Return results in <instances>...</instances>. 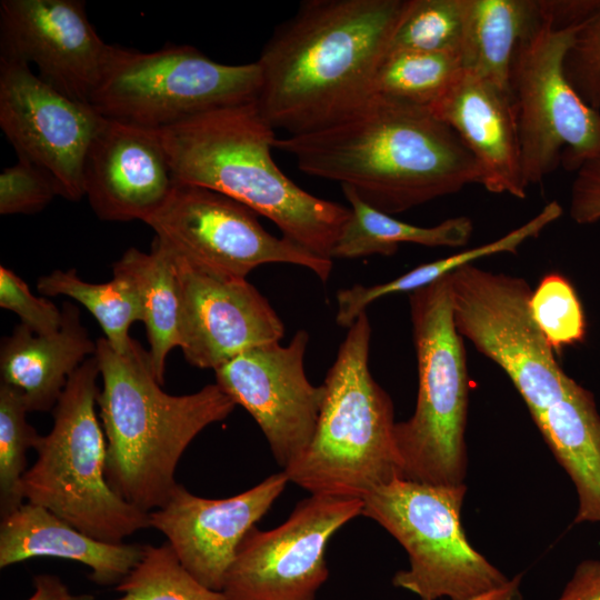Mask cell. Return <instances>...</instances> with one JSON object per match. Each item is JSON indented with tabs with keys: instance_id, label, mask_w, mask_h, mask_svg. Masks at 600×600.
I'll return each instance as SVG.
<instances>
[{
	"instance_id": "28",
	"label": "cell",
	"mask_w": 600,
	"mask_h": 600,
	"mask_svg": "<svg viewBox=\"0 0 600 600\" xmlns=\"http://www.w3.org/2000/svg\"><path fill=\"white\" fill-rule=\"evenodd\" d=\"M37 289L42 294L66 296L84 306L118 353L131 347L134 339L129 336V329L134 321L142 320V309L136 287L126 276L113 272L108 282L90 283L83 281L76 269H58L39 278Z\"/></svg>"
},
{
	"instance_id": "30",
	"label": "cell",
	"mask_w": 600,
	"mask_h": 600,
	"mask_svg": "<svg viewBox=\"0 0 600 600\" xmlns=\"http://www.w3.org/2000/svg\"><path fill=\"white\" fill-rule=\"evenodd\" d=\"M114 590L119 596L111 600H228L194 578L168 542L143 546L141 559Z\"/></svg>"
},
{
	"instance_id": "21",
	"label": "cell",
	"mask_w": 600,
	"mask_h": 600,
	"mask_svg": "<svg viewBox=\"0 0 600 600\" xmlns=\"http://www.w3.org/2000/svg\"><path fill=\"white\" fill-rule=\"evenodd\" d=\"M143 546L92 538L48 509L23 502L0 523V568L34 558H57L89 568L100 587L119 584L141 559Z\"/></svg>"
},
{
	"instance_id": "8",
	"label": "cell",
	"mask_w": 600,
	"mask_h": 600,
	"mask_svg": "<svg viewBox=\"0 0 600 600\" xmlns=\"http://www.w3.org/2000/svg\"><path fill=\"white\" fill-rule=\"evenodd\" d=\"M467 486L396 479L363 499L362 514L407 551L409 569L393 584L421 600H522L521 577L508 578L468 541L461 521Z\"/></svg>"
},
{
	"instance_id": "38",
	"label": "cell",
	"mask_w": 600,
	"mask_h": 600,
	"mask_svg": "<svg viewBox=\"0 0 600 600\" xmlns=\"http://www.w3.org/2000/svg\"><path fill=\"white\" fill-rule=\"evenodd\" d=\"M557 600H600V559L581 561Z\"/></svg>"
},
{
	"instance_id": "31",
	"label": "cell",
	"mask_w": 600,
	"mask_h": 600,
	"mask_svg": "<svg viewBox=\"0 0 600 600\" xmlns=\"http://www.w3.org/2000/svg\"><path fill=\"white\" fill-rule=\"evenodd\" d=\"M468 0H409L389 51H420L460 56Z\"/></svg>"
},
{
	"instance_id": "15",
	"label": "cell",
	"mask_w": 600,
	"mask_h": 600,
	"mask_svg": "<svg viewBox=\"0 0 600 600\" xmlns=\"http://www.w3.org/2000/svg\"><path fill=\"white\" fill-rule=\"evenodd\" d=\"M308 342L299 330L287 346L253 347L214 370L216 383L251 414L282 470L304 453L320 413L322 387L304 372Z\"/></svg>"
},
{
	"instance_id": "24",
	"label": "cell",
	"mask_w": 600,
	"mask_h": 600,
	"mask_svg": "<svg viewBox=\"0 0 600 600\" xmlns=\"http://www.w3.org/2000/svg\"><path fill=\"white\" fill-rule=\"evenodd\" d=\"M112 271L126 276L136 287L152 371L162 386L167 357L180 347L181 294L174 261L153 238L149 253L130 248L113 263Z\"/></svg>"
},
{
	"instance_id": "5",
	"label": "cell",
	"mask_w": 600,
	"mask_h": 600,
	"mask_svg": "<svg viewBox=\"0 0 600 600\" xmlns=\"http://www.w3.org/2000/svg\"><path fill=\"white\" fill-rule=\"evenodd\" d=\"M371 326L362 312L348 329L322 387L314 434L283 471L310 494L363 500L401 479L393 406L369 369Z\"/></svg>"
},
{
	"instance_id": "37",
	"label": "cell",
	"mask_w": 600,
	"mask_h": 600,
	"mask_svg": "<svg viewBox=\"0 0 600 600\" xmlns=\"http://www.w3.org/2000/svg\"><path fill=\"white\" fill-rule=\"evenodd\" d=\"M571 186L569 212L579 224L600 221V154L583 162Z\"/></svg>"
},
{
	"instance_id": "16",
	"label": "cell",
	"mask_w": 600,
	"mask_h": 600,
	"mask_svg": "<svg viewBox=\"0 0 600 600\" xmlns=\"http://www.w3.org/2000/svg\"><path fill=\"white\" fill-rule=\"evenodd\" d=\"M0 58L34 64L66 97L89 103L112 46L91 24L82 0H2Z\"/></svg>"
},
{
	"instance_id": "17",
	"label": "cell",
	"mask_w": 600,
	"mask_h": 600,
	"mask_svg": "<svg viewBox=\"0 0 600 600\" xmlns=\"http://www.w3.org/2000/svg\"><path fill=\"white\" fill-rule=\"evenodd\" d=\"M289 482L282 470L239 494L208 499L177 484L168 501L149 512L180 562L203 586L222 591L226 576L247 533L268 512Z\"/></svg>"
},
{
	"instance_id": "18",
	"label": "cell",
	"mask_w": 600,
	"mask_h": 600,
	"mask_svg": "<svg viewBox=\"0 0 600 600\" xmlns=\"http://www.w3.org/2000/svg\"><path fill=\"white\" fill-rule=\"evenodd\" d=\"M173 261L181 294L180 348L190 364L216 370L248 349L283 338L281 319L247 279Z\"/></svg>"
},
{
	"instance_id": "20",
	"label": "cell",
	"mask_w": 600,
	"mask_h": 600,
	"mask_svg": "<svg viewBox=\"0 0 600 600\" xmlns=\"http://www.w3.org/2000/svg\"><path fill=\"white\" fill-rule=\"evenodd\" d=\"M461 139L489 192L527 197L510 92L468 71L430 108Z\"/></svg>"
},
{
	"instance_id": "9",
	"label": "cell",
	"mask_w": 600,
	"mask_h": 600,
	"mask_svg": "<svg viewBox=\"0 0 600 600\" xmlns=\"http://www.w3.org/2000/svg\"><path fill=\"white\" fill-rule=\"evenodd\" d=\"M256 62L224 64L192 46L153 52L112 46L90 104L103 118L162 130L198 114L257 101Z\"/></svg>"
},
{
	"instance_id": "36",
	"label": "cell",
	"mask_w": 600,
	"mask_h": 600,
	"mask_svg": "<svg viewBox=\"0 0 600 600\" xmlns=\"http://www.w3.org/2000/svg\"><path fill=\"white\" fill-rule=\"evenodd\" d=\"M0 307L14 312L22 324L39 336L54 333L62 324V309L33 296L27 283L4 266L0 267Z\"/></svg>"
},
{
	"instance_id": "23",
	"label": "cell",
	"mask_w": 600,
	"mask_h": 600,
	"mask_svg": "<svg viewBox=\"0 0 600 600\" xmlns=\"http://www.w3.org/2000/svg\"><path fill=\"white\" fill-rule=\"evenodd\" d=\"M532 419L574 486V523H600V414L593 393L572 380Z\"/></svg>"
},
{
	"instance_id": "14",
	"label": "cell",
	"mask_w": 600,
	"mask_h": 600,
	"mask_svg": "<svg viewBox=\"0 0 600 600\" xmlns=\"http://www.w3.org/2000/svg\"><path fill=\"white\" fill-rule=\"evenodd\" d=\"M102 116L60 93L26 62L0 58V128L17 152L56 180L60 196H83L82 168Z\"/></svg>"
},
{
	"instance_id": "3",
	"label": "cell",
	"mask_w": 600,
	"mask_h": 600,
	"mask_svg": "<svg viewBox=\"0 0 600 600\" xmlns=\"http://www.w3.org/2000/svg\"><path fill=\"white\" fill-rule=\"evenodd\" d=\"M158 131L176 182L227 196L272 221L282 237L332 260L350 208L309 193L280 170L271 153L274 128L256 101Z\"/></svg>"
},
{
	"instance_id": "29",
	"label": "cell",
	"mask_w": 600,
	"mask_h": 600,
	"mask_svg": "<svg viewBox=\"0 0 600 600\" xmlns=\"http://www.w3.org/2000/svg\"><path fill=\"white\" fill-rule=\"evenodd\" d=\"M462 72L454 53L389 51L377 71L373 93L430 109Z\"/></svg>"
},
{
	"instance_id": "2",
	"label": "cell",
	"mask_w": 600,
	"mask_h": 600,
	"mask_svg": "<svg viewBox=\"0 0 600 600\" xmlns=\"http://www.w3.org/2000/svg\"><path fill=\"white\" fill-rule=\"evenodd\" d=\"M273 149L390 216L480 184L474 158L446 122L429 108L377 94L327 128L276 138Z\"/></svg>"
},
{
	"instance_id": "7",
	"label": "cell",
	"mask_w": 600,
	"mask_h": 600,
	"mask_svg": "<svg viewBox=\"0 0 600 600\" xmlns=\"http://www.w3.org/2000/svg\"><path fill=\"white\" fill-rule=\"evenodd\" d=\"M418 396L413 414L396 422L401 479L464 484L469 378L452 309L450 274L410 293Z\"/></svg>"
},
{
	"instance_id": "10",
	"label": "cell",
	"mask_w": 600,
	"mask_h": 600,
	"mask_svg": "<svg viewBox=\"0 0 600 600\" xmlns=\"http://www.w3.org/2000/svg\"><path fill=\"white\" fill-rule=\"evenodd\" d=\"M581 24L561 27L539 12L512 61L509 92L528 188L542 183L560 164L577 170L600 154V111L583 101L564 72Z\"/></svg>"
},
{
	"instance_id": "6",
	"label": "cell",
	"mask_w": 600,
	"mask_h": 600,
	"mask_svg": "<svg viewBox=\"0 0 600 600\" xmlns=\"http://www.w3.org/2000/svg\"><path fill=\"white\" fill-rule=\"evenodd\" d=\"M99 374L94 354L69 378L53 408L52 429L34 447L37 459L22 478L21 494L92 538L120 543L149 528L150 519L107 481V439L96 412Z\"/></svg>"
},
{
	"instance_id": "4",
	"label": "cell",
	"mask_w": 600,
	"mask_h": 600,
	"mask_svg": "<svg viewBox=\"0 0 600 600\" xmlns=\"http://www.w3.org/2000/svg\"><path fill=\"white\" fill-rule=\"evenodd\" d=\"M96 342L106 478L120 498L151 512L176 489V469L188 446L237 404L217 383L189 394H169L153 374L149 351L138 341L124 353L114 351L106 338Z\"/></svg>"
},
{
	"instance_id": "13",
	"label": "cell",
	"mask_w": 600,
	"mask_h": 600,
	"mask_svg": "<svg viewBox=\"0 0 600 600\" xmlns=\"http://www.w3.org/2000/svg\"><path fill=\"white\" fill-rule=\"evenodd\" d=\"M363 500L311 494L286 522L243 538L224 580L228 600H313L328 578L330 538L362 514Z\"/></svg>"
},
{
	"instance_id": "35",
	"label": "cell",
	"mask_w": 600,
	"mask_h": 600,
	"mask_svg": "<svg viewBox=\"0 0 600 600\" xmlns=\"http://www.w3.org/2000/svg\"><path fill=\"white\" fill-rule=\"evenodd\" d=\"M564 72L583 101L600 111V8L577 31Z\"/></svg>"
},
{
	"instance_id": "1",
	"label": "cell",
	"mask_w": 600,
	"mask_h": 600,
	"mask_svg": "<svg viewBox=\"0 0 600 600\" xmlns=\"http://www.w3.org/2000/svg\"><path fill=\"white\" fill-rule=\"evenodd\" d=\"M409 0H307L257 61V106L288 136L327 128L373 96V82Z\"/></svg>"
},
{
	"instance_id": "26",
	"label": "cell",
	"mask_w": 600,
	"mask_h": 600,
	"mask_svg": "<svg viewBox=\"0 0 600 600\" xmlns=\"http://www.w3.org/2000/svg\"><path fill=\"white\" fill-rule=\"evenodd\" d=\"M563 213L561 204L553 200L547 203L534 217L504 236L478 247L469 248L450 257L423 263L388 282L373 286L354 284L337 293L336 322L349 328L358 317L374 301L396 293L413 292L437 280L472 264L473 261L498 253H517L528 240L538 237L548 226Z\"/></svg>"
},
{
	"instance_id": "33",
	"label": "cell",
	"mask_w": 600,
	"mask_h": 600,
	"mask_svg": "<svg viewBox=\"0 0 600 600\" xmlns=\"http://www.w3.org/2000/svg\"><path fill=\"white\" fill-rule=\"evenodd\" d=\"M534 322L553 351L582 343L587 321L572 283L561 273L544 274L530 297Z\"/></svg>"
},
{
	"instance_id": "19",
	"label": "cell",
	"mask_w": 600,
	"mask_h": 600,
	"mask_svg": "<svg viewBox=\"0 0 600 600\" xmlns=\"http://www.w3.org/2000/svg\"><path fill=\"white\" fill-rule=\"evenodd\" d=\"M174 183L158 130L102 117L82 168L83 193L101 220L144 221Z\"/></svg>"
},
{
	"instance_id": "34",
	"label": "cell",
	"mask_w": 600,
	"mask_h": 600,
	"mask_svg": "<svg viewBox=\"0 0 600 600\" xmlns=\"http://www.w3.org/2000/svg\"><path fill=\"white\" fill-rule=\"evenodd\" d=\"M59 187L47 171L26 159L18 158L16 164L0 173V213L31 214L46 208Z\"/></svg>"
},
{
	"instance_id": "27",
	"label": "cell",
	"mask_w": 600,
	"mask_h": 600,
	"mask_svg": "<svg viewBox=\"0 0 600 600\" xmlns=\"http://www.w3.org/2000/svg\"><path fill=\"white\" fill-rule=\"evenodd\" d=\"M350 204V218L331 253L333 259L392 256L400 243L424 247H461L469 242L473 222L469 217L449 218L432 227L410 224L363 202L356 192L341 187Z\"/></svg>"
},
{
	"instance_id": "11",
	"label": "cell",
	"mask_w": 600,
	"mask_h": 600,
	"mask_svg": "<svg viewBox=\"0 0 600 600\" xmlns=\"http://www.w3.org/2000/svg\"><path fill=\"white\" fill-rule=\"evenodd\" d=\"M172 258L194 270L247 279L257 267L290 263L327 282L333 260L269 233L242 203L202 187L176 182L144 221Z\"/></svg>"
},
{
	"instance_id": "32",
	"label": "cell",
	"mask_w": 600,
	"mask_h": 600,
	"mask_svg": "<svg viewBox=\"0 0 600 600\" xmlns=\"http://www.w3.org/2000/svg\"><path fill=\"white\" fill-rule=\"evenodd\" d=\"M22 393L0 384V513L4 517L23 503L21 483L27 472V451L40 434L28 423Z\"/></svg>"
},
{
	"instance_id": "22",
	"label": "cell",
	"mask_w": 600,
	"mask_h": 600,
	"mask_svg": "<svg viewBox=\"0 0 600 600\" xmlns=\"http://www.w3.org/2000/svg\"><path fill=\"white\" fill-rule=\"evenodd\" d=\"M61 328L51 334H36L24 324L3 337L0 348L1 382L18 389L28 411H48L56 407L69 378L96 354L80 311L63 302Z\"/></svg>"
},
{
	"instance_id": "39",
	"label": "cell",
	"mask_w": 600,
	"mask_h": 600,
	"mask_svg": "<svg viewBox=\"0 0 600 600\" xmlns=\"http://www.w3.org/2000/svg\"><path fill=\"white\" fill-rule=\"evenodd\" d=\"M33 592L27 600H96L90 593H73L58 577L41 573L33 577Z\"/></svg>"
},
{
	"instance_id": "25",
	"label": "cell",
	"mask_w": 600,
	"mask_h": 600,
	"mask_svg": "<svg viewBox=\"0 0 600 600\" xmlns=\"http://www.w3.org/2000/svg\"><path fill=\"white\" fill-rule=\"evenodd\" d=\"M538 18L534 0H468L463 70L509 91L517 48Z\"/></svg>"
},
{
	"instance_id": "12",
	"label": "cell",
	"mask_w": 600,
	"mask_h": 600,
	"mask_svg": "<svg viewBox=\"0 0 600 600\" xmlns=\"http://www.w3.org/2000/svg\"><path fill=\"white\" fill-rule=\"evenodd\" d=\"M450 286L459 333L503 370L531 417L561 398L573 379L532 318L527 280L467 264L450 273Z\"/></svg>"
}]
</instances>
